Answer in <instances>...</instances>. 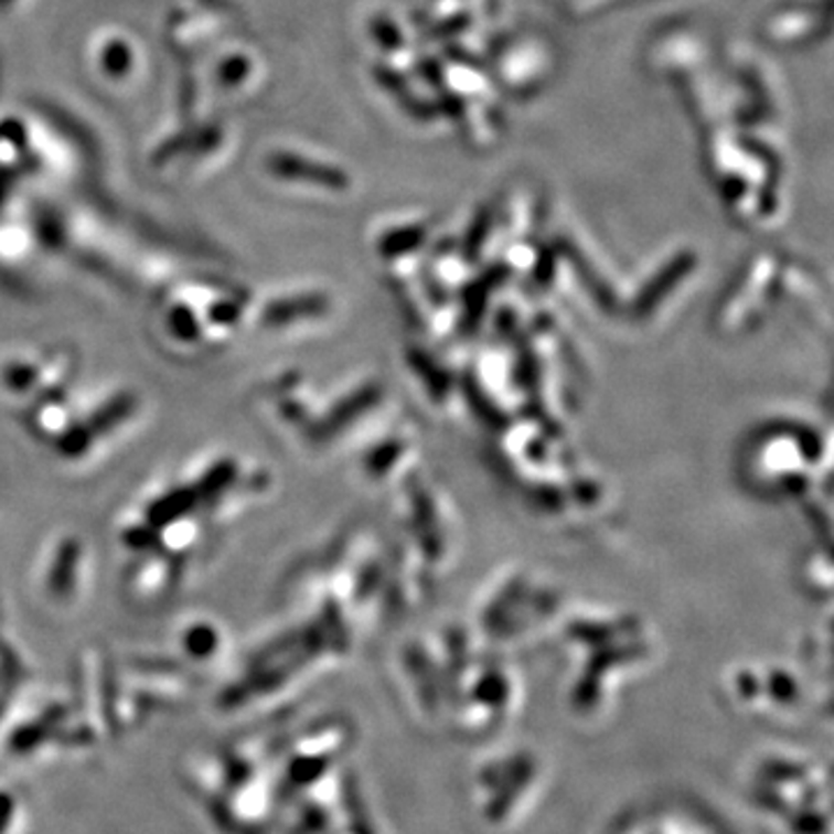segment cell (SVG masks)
Segmentation results:
<instances>
[{
	"label": "cell",
	"mask_w": 834,
	"mask_h": 834,
	"mask_svg": "<svg viewBox=\"0 0 834 834\" xmlns=\"http://www.w3.org/2000/svg\"><path fill=\"white\" fill-rule=\"evenodd\" d=\"M260 463L235 452H206L177 473L153 480L116 526L126 552L124 587L139 606L179 594L191 566L204 562L223 533L260 503Z\"/></svg>",
	"instance_id": "1"
},
{
	"label": "cell",
	"mask_w": 834,
	"mask_h": 834,
	"mask_svg": "<svg viewBox=\"0 0 834 834\" xmlns=\"http://www.w3.org/2000/svg\"><path fill=\"white\" fill-rule=\"evenodd\" d=\"M17 413L42 448L65 467L82 469L130 436L145 415V399L126 385L79 394L75 378Z\"/></svg>",
	"instance_id": "2"
},
{
	"label": "cell",
	"mask_w": 834,
	"mask_h": 834,
	"mask_svg": "<svg viewBox=\"0 0 834 834\" xmlns=\"http://www.w3.org/2000/svg\"><path fill=\"white\" fill-rule=\"evenodd\" d=\"M75 378V353H65L58 348L14 351L0 357V397L17 404V410Z\"/></svg>",
	"instance_id": "3"
},
{
	"label": "cell",
	"mask_w": 834,
	"mask_h": 834,
	"mask_svg": "<svg viewBox=\"0 0 834 834\" xmlns=\"http://www.w3.org/2000/svg\"><path fill=\"white\" fill-rule=\"evenodd\" d=\"M88 575V556L77 536H63L46 547L40 564V591L56 606L77 602Z\"/></svg>",
	"instance_id": "4"
},
{
	"label": "cell",
	"mask_w": 834,
	"mask_h": 834,
	"mask_svg": "<svg viewBox=\"0 0 834 834\" xmlns=\"http://www.w3.org/2000/svg\"><path fill=\"white\" fill-rule=\"evenodd\" d=\"M177 649H181L185 659L202 663V661L214 659L221 652L223 635L216 626H212L209 621H193L179 631Z\"/></svg>",
	"instance_id": "5"
}]
</instances>
